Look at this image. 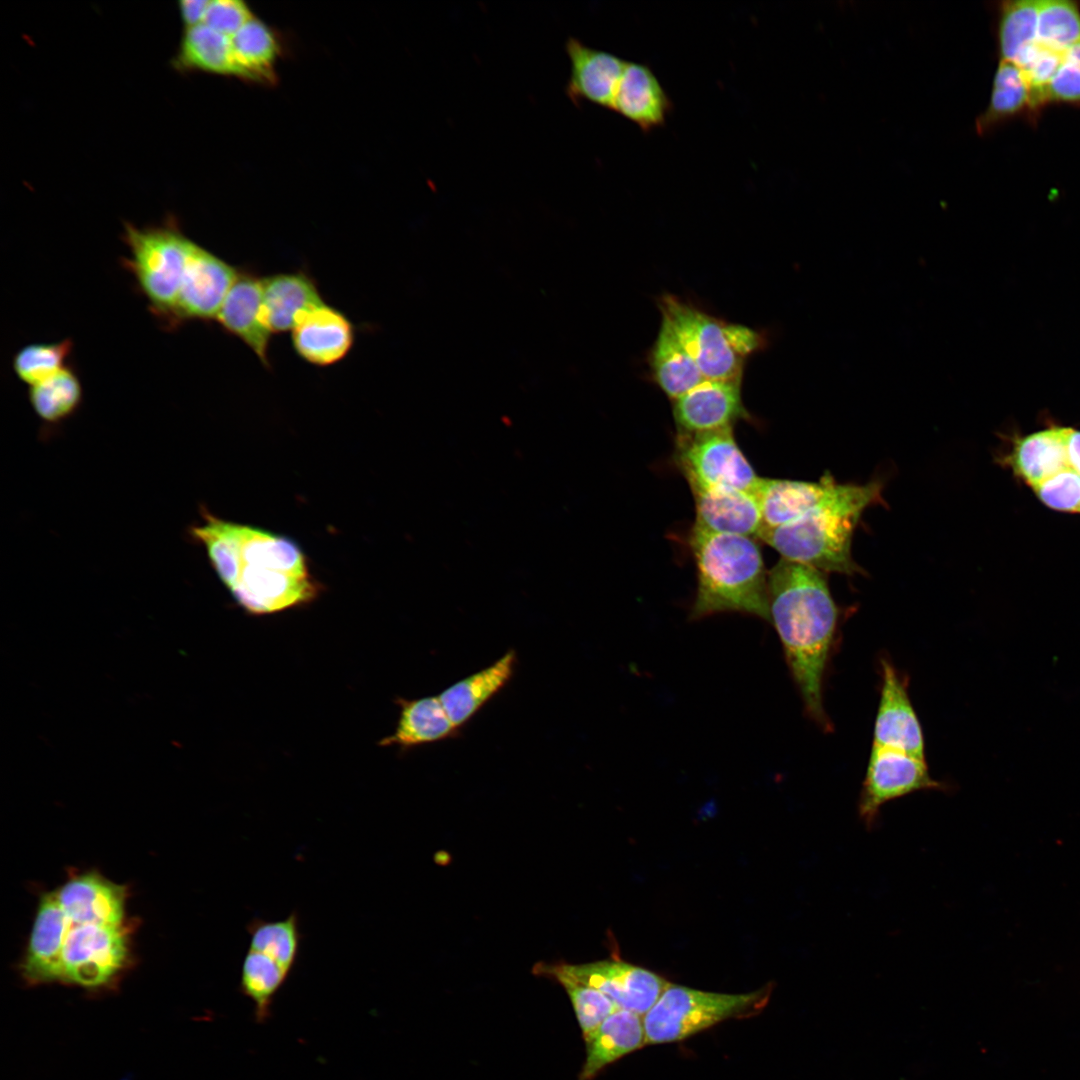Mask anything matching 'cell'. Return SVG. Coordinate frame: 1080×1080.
Returning a JSON list of instances; mask_svg holds the SVG:
<instances>
[{
  "instance_id": "6da1fadb",
  "label": "cell",
  "mask_w": 1080,
  "mask_h": 1080,
  "mask_svg": "<svg viewBox=\"0 0 1080 1080\" xmlns=\"http://www.w3.org/2000/svg\"><path fill=\"white\" fill-rule=\"evenodd\" d=\"M201 512L202 523L191 526L189 536L204 548L219 579L249 614L283 611L319 596L322 586L294 539Z\"/></svg>"
},
{
  "instance_id": "7a4b0ae2",
  "label": "cell",
  "mask_w": 1080,
  "mask_h": 1080,
  "mask_svg": "<svg viewBox=\"0 0 1080 1080\" xmlns=\"http://www.w3.org/2000/svg\"><path fill=\"white\" fill-rule=\"evenodd\" d=\"M768 618L809 716L830 728L823 679L839 618L825 572L780 559L768 571Z\"/></svg>"
},
{
  "instance_id": "3957f363",
  "label": "cell",
  "mask_w": 1080,
  "mask_h": 1080,
  "mask_svg": "<svg viewBox=\"0 0 1080 1080\" xmlns=\"http://www.w3.org/2000/svg\"><path fill=\"white\" fill-rule=\"evenodd\" d=\"M879 480L836 482L805 514L788 524L762 530L758 537L782 559L825 573L863 574L852 557V538L864 511L883 502Z\"/></svg>"
},
{
  "instance_id": "277c9868",
  "label": "cell",
  "mask_w": 1080,
  "mask_h": 1080,
  "mask_svg": "<svg viewBox=\"0 0 1080 1080\" xmlns=\"http://www.w3.org/2000/svg\"><path fill=\"white\" fill-rule=\"evenodd\" d=\"M697 589L693 620L722 612L768 618V572L762 552L750 536L713 533L692 527Z\"/></svg>"
},
{
  "instance_id": "5b68a950",
  "label": "cell",
  "mask_w": 1080,
  "mask_h": 1080,
  "mask_svg": "<svg viewBox=\"0 0 1080 1080\" xmlns=\"http://www.w3.org/2000/svg\"><path fill=\"white\" fill-rule=\"evenodd\" d=\"M658 307L664 322L693 358L705 379L742 381L745 361L764 345L754 329L718 319L674 295Z\"/></svg>"
},
{
  "instance_id": "8992f818",
  "label": "cell",
  "mask_w": 1080,
  "mask_h": 1080,
  "mask_svg": "<svg viewBox=\"0 0 1080 1080\" xmlns=\"http://www.w3.org/2000/svg\"><path fill=\"white\" fill-rule=\"evenodd\" d=\"M122 240L128 248L122 266L163 325L176 302L195 242L172 218L145 227L125 223Z\"/></svg>"
},
{
  "instance_id": "52a82bcc",
  "label": "cell",
  "mask_w": 1080,
  "mask_h": 1080,
  "mask_svg": "<svg viewBox=\"0 0 1080 1080\" xmlns=\"http://www.w3.org/2000/svg\"><path fill=\"white\" fill-rule=\"evenodd\" d=\"M770 994L768 986L731 994L670 983L643 1016L646 1045L682 1041L727 1019L758 1013Z\"/></svg>"
},
{
  "instance_id": "ba28073f",
  "label": "cell",
  "mask_w": 1080,
  "mask_h": 1080,
  "mask_svg": "<svg viewBox=\"0 0 1080 1080\" xmlns=\"http://www.w3.org/2000/svg\"><path fill=\"white\" fill-rule=\"evenodd\" d=\"M673 458L691 490L755 491L761 478L737 444L733 428L700 434L677 433Z\"/></svg>"
},
{
  "instance_id": "9c48e42d",
  "label": "cell",
  "mask_w": 1080,
  "mask_h": 1080,
  "mask_svg": "<svg viewBox=\"0 0 1080 1080\" xmlns=\"http://www.w3.org/2000/svg\"><path fill=\"white\" fill-rule=\"evenodd\" d=\"M533 972L550 978L564 977L596 988L606 994L619 1009L644 1016L671 983L662 976L637 965L608 959L584 964L538 963Z\"/></svg>"
},
{
  "instance_id": "30bf717a",
  "label": "cell",
  "mask_w": 1080,
  "mask_h": 1080,
  "mask_svg": "<svg viewBox=\"0 0 1080 1080\" xmlns=\"http://www.w3.org/2000/svg\"><path fill=\"white\" fill-rule=\"evenodd\" d=\"M924 790H947L945 783L930 775L925 759L872 746L859 795L858 816L871 831L878 825L883 805Z\"/></svg>"
},
{
  "instance_id": "8fae6325",
  "label": "cell",
  "mask_w": 1080,
  "mask_h": 1080,
  "mask_svg": "<svg viewBox=\"0 0 1080 1080\" xmlns=\"http://www.w3.org/2000/svg\"><path fill=\"white\" fill-rule=\"evenodd\" d=\"M239 268L195 242L174 307L162 325L174 330L192 321H215Z\"/></svg>"
},
{
  "instance_id": "7c38bea8",
  "label": "cell",
  "mask_w": 1080,
  "mask_h": 1080,
  "mask_svg": "<svg viewBox=\"0 0 1080 1080\" xmlns=\"http://www.w3.org/2000/svg\"><path fill=\"white\" fill-rule=\"evenodd\" d=\"M123 925H73L62 953V980L85 987L108 983L128 954Z\"/></svg>"
},
{
  "instance_id": "4fadbf2b",
  "label": "cell",
  "mask_w": 1080,
  "mask_h": 1080,
  "mask_svg": "<svg viewBox=\"0 0 1080 1080\" xmlns=\"http://www.w3.org/2000/svg\"><path fill=\"white\" fill-rule=\"evenodd\" d=\"M741 382L705 379L673 401V417L679 434H700L733 428L749 419L741 396Z\"/></svg>"
},
{
  "instance_id": "5bb4252c",
  "label": "cell",
  "mask_w": 1080,
  "mask_h": 1080,
  "mask_svg": "<svg viewBox=\"0 0 1080 1080\" xmlns=\"http://www.w3.org/2000/svg\"><path fill=\"white\" fill-rule=\"evenodd\" d=\"M881 675L873 746L925 759L922 727L909 698L905 680L885 659L881 660Z\"/></svg>"
},
{
  "instance_id": "9a60e30c",
  "label": "cell",
  "mask_w": 1080,
  "mask_h": 1080,
  "mask_svg": "<svg viewBox=\"0 0 1080 1080\" xmlns=\"http://www.w3.org/2000/svg\"><path fill=\"white\" fill-rule=\"evenodd\" d=\"M356 340V328L339 309L323 302L305 313L291 330L295 354L316 367L344 360Z\"/></svg>"
},
{
  "instance_id": "2e32d148",
  "label": "cell",
  "mask_w": 1080,
  "mask_h": 1080,
  "mask_svg": "<svg viewBox=\"0 0 1080 1080\" xmlns=\"http://www.w3.org/2000/svg\"><path fill=\"white\" fill-rule=\"evenodd\" d=\"M215 322L227 334L238 338L269 369L272 333L263 316V277L239 268Z\"/></svg>"
},
{
  "instance_id": "e0dca14e",
  "label": "cell",
  "mask_w": 1080,
  "mask_h": 1080,
  "mask_svg": "<svg viewBox=\"0 0 1080 1080\" xmlns=\"http://www.w3.org/2000/svg\"><path fill=\"white\" fill-rule=\"evenodd\" d=\"M565 51L570 75L565 93L574 105L591 103L612 110L626 60L569 37Z\"/></svg>"
},
{
  "instance_id": "ac0fdd59",
  "label": "cell",
  "mask_w": 1080,
  "mask_h": 1080,
  "mask_svg": "<svg viewBox=\"0 0 1080 1080\" xmlns=\"http://www.w3.org/2000/svg\"><path fill=\"white\" fill-rule=\"evenodd\" d=\"M691 491L695 501L694 527L713 533L759 536L763 522L755 491L732 488Z\"/></svg>"
},
{
  "instance_id": "d6986e66",
  "label": "cell",
  "mask_w": 1080,
  "mask_h": 1080,
  "mask_svg": "<svg viewBox=\"0 0 1080 1080\" xmlns=\"http://www.w3.org/2000/svg\"><path fill=\"white\" fill-rule=\"evenodd\" d=\"M55 894L74 925H123L125 888L97 873L72 878Z\"/></svg>"
},
{
  "instance_id": "ffe728a7",
  "label": "cell",
  "mask_w": 1080,
  "mask_h": 1080,
  "mask_svg": "<svg viewBox=\"0 0 1080 1080\" xmlns=\"http://www.w3.org/2000/svg\"><path fill=\"white\" fill-rule=\"evenodd\" d=\"M672 110L673 102L651 67L626 61L612 111L649 133L663 127Z\"/></svg>"
},
{
  "instance_id": "44dd1931",
  "label": "cell",
  "mask_w": 1080,
  "mask_h": 1080,
  "mask_svg": "<svg viewBox=\"0 0 1080 1080\" xmlns=\"http://www.w3.org/2000/svg\"><path fill=\"white\" fill-rule=\"evenodd\" d=\"M73 925L55 891L41 898L23 965L27 979L32 982L62 979L63 948Z\"/></svg>"
},
{
  "instance_id": "7402d4cb",
  "label": "cell",
  "mask_w": 1080,
  "mask_h": 1080,
  "mask_svg": "<svg viewBox=\"0 0 1080 1080\" xmlns=\"http://www.w3.org/2000/svg\"><path fill=\"white\" fill-rule=\"evenodd\" d=\"M323 302L316 280L305 270L263 277V316L272 334L291 332L305 313Z\"/></svg>"
},
{
  "instance_id": "603a6c76",
  "label": "cell",
  "mask_w": 1080,
  "mask_h": 1080,
  "mask_svg": "<svg viewBox=\"0 0 1080 1080\" xmlns=\"http://www.w3.org/2000/svg\"><path fill=\"white\" fill-rule=\"evenodd\" d=\"M517 663L508 650L491 665L447 687L439 699L452 723L461 729L511 680Z\"/></svg>"
},
{
  "instance_id": "cb8c5ba5",
  "label": "cell",
  "mask_w": 1080,
  "mask_h": 1080,
  "mask_svg": "<svg viewBox=\"0 0 1080 1080\" xmlns=\"http://www.w3.org/2000/svg\"><path fill=\"white\" fill-rule=\"evenodd\" d=\"M578 1080H593L605 1067L646 1045L643 1016L618 1009L586 1039Z\"/></svg>"
},
{
  "instance_id": "d4e9b609",
  "label": "cell",
  "mask_w": 1080,
  "mask_h": 1080,
  "mask_svg": "<svg viewBox=\"0 0 1080 1080\" xmlns=\"http://www.w3.org/2000/svg\"><path fill=\"white\" fill-rule=\"evenodd\" d=\"M836 482L829 472H825L818 481L761 477L755 492L761 509L762 530L795 521L810 510Z\"/></svg>"
},
{
  "instance_id": "484cf974",
  "label": "cell",
  "mask_w": 1080,
  "mask_h": 1080,
  "mask_svg": "<svg viewBox=\"0 0 1080 1080\" xmlns=\"http://www.w3.org/2000/svg\"><path fill=\"white\" fill-rule=\"evenodd\" d=\"M397 702L400 713L395 730L379 745L408 749L458 736L460 729L452 723L438 696Z\"/></svg>"
},
{
  "instance_id": "4316f807",
  "label": "cell",
  "mask_w": 1080,
  "mask_h": 1080,
  "mask_svg": "<svg viewBox=\"0 0 1080 1080\" xmlns=\"http://www.w3.org/2000/svg\"><path fill=\"white\" fill-rule=\"evenodd\" d=\"M1068 432L1069 428L1053 427L1018 439L1009 456L1014 472L1034 488L1069 468Z\"/></svg>"
},
{
  "instance_id": "83f0119b",
  "label": "cell",
  "mask_w": 1080,
  "mask_h": 1080,
  "mask_svg": "<svg viewBox=\"0 0 1080 1080\" xmlns=\"http://www.w3.org/2000/svg\"><path fill=\"white\" fill-rule=\"evenodd\" d=\"M648 360L655 383L672 401L705 380L696 362L663 320Z\"/></svg>"
},
{
  "instance_id": "f1b7e54d",
  "label": "cell",
  "mask_w": 1080,
  "mask_h": 1080,
  "mask_svg": "<svg viewBox=\"0 0 1080 1080\" xmlns=\"http://www.w3.org/2000/svg\"><path fill=\"white\" fill-rule=\"evenodd\" d=\"M178 70L241 76L230 36L206 24L187 28L175 57Z\"/></svg>"
},
{
  "instance_id": "f546056e",
  "label": "cell",
  "mask_w": 1080,
  "mask_h": 1080,
  "mask_svg": "<svg viewBox=\"0 0 1080 1080\" xmlns=\"http://www.w3.org/2000/svg\"><path fill=\"white\" fill-rule=\"evenodd\" d=\"M1026 108L1031 110V96L1023 71L1015 62L1000 60L988 106L976 119V131L984 134Z\"/></svg>"
},
{
  "instance_id": "4dcf8cb0",
  "label": "cell",
  "mask_w": 1080,
  "mask_h": 1080,
  "mask_svg": "<svg viewBox=\"0 0 1080 1080\" xmlns=\"http://www.w3.org/2000/svg\"><path fill=\"white\" fill-rule=\"evenodd\" d=\"M290 973L270 956L248 949L241 968L240 991L252 1002L258 1023L272 1015L274 999Z\"/></svg>"
},
{
  "instance_id": "1f68e13d",
  "label": "cell",
  "mask_w": 1080,
  "mask_h": 1080,
  "mask_svg": "<svg viewBox=\"0 0 1080 1080\" xmlns=\"http://www.w3.org/2000/svg\"><path fill=\"white\" fill-rule=\"evenodd\" d=\"M28 398L43 422L57 424L79 409L83 387L76 370L69 364L48 379L29 386Z\"/></svg>"
},
{
  "instance_id": "d6a6232c",
  "label": "cell",
  "mask_w": 1080,
  "mask_h": 1080,
  "mask_svg": "<svg viewBox=\"0 0 1080 1080\" xmlns=\"http://www.w3.org/2000/svg\"><path fill=\"white\" fill-rule=\"evenodd\" d=\"M247 931L250 935L248 949L264 953L289 971L293 970L302 941L297 911H292L283 920L255 918L248 923Z\"/></svg>"
},
{
  "instance_id": "836d02e7",
  "label": "cell",
  "mask_w": 1080,
  "mask_h": 1080,
  "mask_svg": "<svg viewBox=\"0 0 1080 1080\" xmlns=\"http://www.w3.org/2000/svg\"><path fill=\"white\" fill-rule=\"evenodd\" d=\"M1038 1L1013 0L1001 3L998 46L1001 60L1014 62L1037 41Z\"/></svg>"
},
{
  "instance_id": "e575fe53",
  "label": "cell",
  "mask_w": 1080,
  "mask_h": 1080,
  "mask_svg": "<svg viewBox=\"0 0 1080 1080\" xmlns=\"http://www.w3.org/2000/svg\"><path fill=\"white\" fill-rule=\"evenodd\" d=\"M231 40L241 76L253 79L271 78L277 44L266 25L252 18Z\"/></svg>"
},
{
  "instance_id": "d590c367",
  "label": "cell",
  "mask_w": 1080,
  "mask_h": 1080,
  "mask_svg": "<svg viewBox=\"0 0 1080 1080\" xmlns=\"http://www.w3.org/2000/svg\"><path fill=\"white\" fill-rule=\"evenodd\" d=\"M73 347L71 338L27 344L13 355L12 369L20 381L35 385L68 366Z\"/></svg>"
},
{
  "instance_id": "8d00e7d4",
  "label": "cell",
  "mask_w": 1080,
  "mask_h": 1080,
  "mask_svg": "<svg viewBox=\"0 0 1080 1080\" xmlns=\"http://www.w3.org/2000/svg\"><path fill=\"white\" fill-rule=\"evenodd\" d=\"M1037 41L1064 53L1080 41V9L1076 2L1038 1Z\"/></svg>"
},
{
  "instance_id": "74e56055",
  "label": "cell",
  "mask_w": 1080,
  "mask_h": 1080,
  "mask_svg": "<svg viewBox=\"0 0 1080 1080\" xmlns=\"http://www.w3.org/2000/svg\"><path fill=\"white\" fill-rule=\"evenodd\" d=\"M554 980L565 988L570 998L583 1039L590 1036L606 1018L619 1009L606 994L596 988L564 977Z\"/></svg>"
},
{
  "instance_id": "f35d334b",
  "label": "cell",
  "mask_w": 1080,
  "mask_h": 1080,
  "mask_svg": "<svg viewBox=\"0 0 1080 1080\" xmlns=\"http://www.w3.org/2000/svg\"><path fill=\"white\" fill-rule=\"evenodd\" d=\"M1033 490L1046 506L1054 510L1080 512V475L1070 467Z\"/></svg>"
},
{
  "instance_id": "ab89813d",
  "label": "cell",
  "mask_w": 1080,
  "mask_h": 1080,
  "mask_svg": "<svg viewBox=\"0 0 1080 1080\" xmlns=\"http://www.w3.org/2000/svg\"><path fill=\"white\" fill-rule=\"evenodd\" d=\"M1080 102V41L1064 52L1061 64L1049 83L1045 104Z\"/></svg>"
},
{
  "instance_id": "60d3db41",
  "label": "cell",
  "mask_w": 1080,
  "mask_h": 1080,
  "mask_svg": "<svg viewBox=\"0 0 1080 1080\" xmlns=\"http://www.w3.org/2000/svg\"><path fill=\"white\" fill-rule=\"evenodd\" d=\"M254 18L247 5L239 0H210L204 24L232 37Z\"/></svg>"
},
{
  "instance_id": "b9f144b4",
  "label": "cell",
  "mask_w": 1080,
  "mask_h": 1080,
  "mask_svg": "<svg viewBox=\"0 0 1080 1080\" xmlns=\"http://www.w3.org/2000/svg\"><path fill=\"white\" fill-rule=\"evenodd\" d=\"M210 0H182L179 2V11L183 23L187 28L203 24Z\"/></svg>"
},
{
  "instance_id": "7bdbcfd3",
  "label": "cell",
  "mask_w": 1080,
  "mask_h": 1080,
  "mask_svg": "<svg viewBox=\"0 0 1080 1080\" xmlns=\"http://www.w3.org/2000/svg\"><path fill=\"white\" fill-rule=\"evenodd\" d=\"M1069 467L1080 475V431L1069 428L1067 438Z\"/></svg>"
}]
</instances>
